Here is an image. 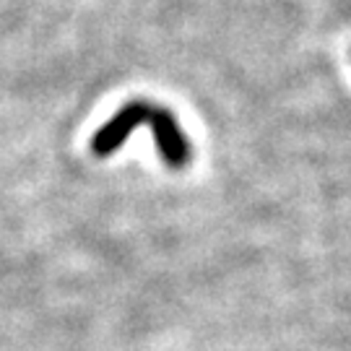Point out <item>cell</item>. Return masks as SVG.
<instances>
[{"mask_svg":"<svg viewBox=\"0 0 351 351\" xmlns=\"http://www.w3.org/2000/svg\"><path fill=\"white\" fill-rule=\"evenodd\" d=\"M138 125H149L154 130L156 149L167 167H172V169L188 167L193 149H190V141L185 138L180 123L175 120V114L164 107L149 104V101H130L123 110H117L112 120L97 130V136L91 141V151L97 156H110L130 138V133Z\"/></svg>","mask_w":351,"mask_h":351,"instance_id":"obj_1","label":"cell"}]
</instances>
